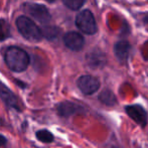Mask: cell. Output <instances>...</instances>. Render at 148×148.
Wrapping results in <instances>:
<instances>
[{
    "mask_svg": "<svg viewBox=\"0 0 148 148\" xmlns=\"http://www.w3.org/2000/svg\"><path fill=\"white\" fill-rule=\"evenodd\" d=\"M16 26L20 34L27 40L38 42L42 38L40 28L26 16H19L16 19Z\"/></svg>",
    "mask_w": 148,
    "mask_h": 148,
    "instance_id": "7a4b0ae2",
    "label": "cell"
},
{
    "mask_svg": "<svg viewBox=\"0 0 148 148\" xmlns=\"http://www.w3.org/2000/svg\"><path fill=\"white\" fill-rule=\"evenodd\" d=\"M76 25L82 32L90 35L95 34L98 29L94 14L88 9L83 10L77 15Z\"/></svg>",
    "mask_w": 148,
    "mask_h": 148,
    "instance_id": "3957f363",
    "label": "cell"
},
{
    "mask_svg": "<svg viewBox=\"0 0 148 148\" xmlns=\"http://www.w3.org/2000/svg\"><path fill=\"white\" fill-rule=\"evenodd\" d=\"M57 111L60 117H70V116H73L75 114L84 112V108L76 103L66 101L58 104Z\"/></svg>",
    "mask_w": 148,
    "mask_h": 148,
    "instance_id": "9c48e42d",
    "label": "cell"
},
{
    "mask_svg": "<svg viewBox=\"0 0 148 148\" xmlns=\"http://www.w3.org/2000/svg\"><path fill=\"white\" fill-rule=\"evenodd\" d=\"M131 45L127 40H119L118 42L115 43L114 47V53L117 60L121 62H127L130 55Z\"/></svg>",
    "mask_w": 148,
    "mask_h": 148,
    "instance_id": "8fae6325",
    "label": "cell"
},
{
    "mask_svg": "<svg viewBox=\"0 0 148 148\" xmlns=\"http://www.w3.org/2000/svg\"><path fill=\"white\" fill-rule=\"evenodd\" d=\"M99 101L101 103H103L106 106H115L117 104V98H116L115 94L109 89H105L104 91H102L99 95Z\"/></svg>",
    "mask_w": 148,
    "mask_h": 148,
    "instance_id": "7c38bea8",
    "label": "cell"
},
{
    "mask_svg": "<svg viewBox=\"0 0 148 148\" xmlns=\"http://www.w3.org/2000/svg\"><path fill=\"white\" fill-rule=\"evenodd\" d=\"M125 111L133 121L139 126L145 127L148 123V114L146 110L141 105H128L125 106Z\"/></svg>",
    "mask_w": 148,
    "mask_h": 148,
    "instance_id": "5b68a950",
    "label": "cell"
},
{
    "mask_svg": "<svg viewBox=\"0 0 148 148\" xmlns=\"http://www.w3.org/2000/svg\"><path fill=\"white\" fill-rule=\"evenodd\" d=\"M106 62L107 60L105 55L100 51L95 49L87 55V64L92 69H101L105 66Z\"/></svg>",
    "mask_w": 148,
    "mask_h": 148,
    "instance_id": "30bf717a",
    "label": "cell"
},
{
    "mask_svg": "<svg viewBox=\"0 0 148 148\" xmlns=\"http://www.w3.org/2000/svg\"><path fill=\"white\" fill-rule=\"evenodd\" d=\"M64 4L72 10H78L84 5L85 0H62Z\"/></svg>",
    "mask_w": 148,
    "mask_h": 148,
    "instance_id": "9a60e30c",
    "label": "cell"
},
{
    "mask_svg": "<svg viewBox=\"0 0 148 148\" xmlns=\"http://www.w3.org/2000/svg\"><path fill=\"white\" fill-rule=\"evenodd\" d=\"M144 21L146 22V23H148V15H147V16H145V17H144Z\"/></svg>",
    "mask_w": 148,
    "mask_h": 148,
    "instance_id": "ac0fdd59",
    "label": "cell"
},
{
    "mask_svg": "<svg viewBox=\"0 0 148 148\" xmlns=\"http://www.w3.org/2000/svg\"><path fill=\"white\" fill-rule=\"evenodd\" d=\"M10 34L9 26L4 20L0 19V41L5 40Z\"/></svg>",
    "mask_w": 148,
    "mask_h": 148,
    "instance_id": "2e32d148",
    "label": "cell"
},
{
    "mask_svg": "<svg viewBox=\"0 0 148 148\" xmlns=\"http://www.w3.org/2000/svg\"><path fill=\"white\" fill-rule=\"evenodd\" d=\"M40 30H41L42 36H45L47 39H49V40L56 39L60 34V29L58 27H56V26L47 25V26H45V27Z\"/></svg>",
    "mask_w": 148,
    "mask_h": 148,
    "instance_id": "5bb4252c",
    "label": "cell"
},
{
    "mask_svg": "<svg viewBox=\"0 0 148 148\" xmlns=\"http://www.w3.org/2000/svg\"><path fill=\"white\" fill-rule=\"evenodd\" d=\"M37 140L40 141L42 143H51L55 139L53 133L51 131L47 130V129H41V130H38L35 134Z\"/></svg>",
    "mask_w": 148,
    "mask_h": 148,
    "instance_id": "4fadbf2b",
    "label": "cell"
},
{
    "mask_svg": "<svg viewBox=\"0 0 148 148\" xmlns=\"http://www.w3.org/2000/svg\"><path fill=\"white\" fill-rule=\"evenodd\" d=\"M28 12L36 21L42 24H47L51 19V16L47 8L41 4H30L28 6Z\"/></svg>",
    "mask_w": 148,
    "mask_h": 148,
    "instance_id": "52a82bcc",
    "label": "cell"
},
{
    "mask_svg": "<svg viewBox=\"0 0 148 148\" xmlns=\"http://www.w3.org/2000/svg\"><path fill=\"white\" fill-rule=\"evenodd\" d=\"M5 62L7 66L15 73H21L29 64V56L25 51L17 47H10L5 53Z\"/></svg>",
    "mask_w": 148,
    "mask_h": 148,
    "instance_id": "6da1fadb",
    "label": "cell"
},
{
    "mask_svg": "<svg viewBox=\"0 0 148 148\" xmlns=\"http://www.w3.org/2000/svg\"><path fill=\"white\" fill-rule=\"evenodd\" d=\"M47 2H51H51H55L56 0H47Z\"/></svg>",
    "mask_w": 148,
    "mask_h": 148,
    "instance_id": "d6986e66",
    "label": "cell"
},
{
    "mask_svg": "<svg viewBox=\"0 0 148 148\" xmlns=\"http://www.w3.org/2000/svg\"><path fill=\"white\" fill-rule=\"evenodd\" d=\"M64 43L68 49L74 51H79L84 47L85 39L82 34L76 31L66 32L64 36Z\"/></svg>",
    "mask_w": 148,
    "mask_h": 148,
    "instance_id": "8992f818",
    "label": "cell"
},
{
    "mask_svg": "<svg viewBox=\"0 0 148 148\" xmlns=\"http://www.w3.org/2000/svg\"><path fill=\"white\" fill-rule=\"evenodd\" d=\"M6 143H7V139H6L3 135L0 134V146H3V145H5Z\"/></svg>",
    "mask_w": 148,
    "mask_h": 148,
    "instance_id": "e0dca14e",
    "label": "cell"
},
{
    "mask_svg": "<svg viewBox=\"0 0 148 148\" xmlns=\"http://www.w3.org/2000/svg\"><path fill=\"white\" fill-rule=\"evenodd\" d=\"M77 86L84 95L90 96L95 94L100 89V81L90 75H85L78 79Z\"/></svg>",
    "mask_w": 148,
    "mask_h": 148,
    "instance_id": "277c9868",
    "label": "cell"
},
{
    "mask_svg": "<svg viewBox=\"0 0 148 148\" xmlns=\"http://www.w3.org/2000/svg\"><path fill=\"white\" fill-rule=\"evenodd\" d=\"M0 98L8 108H11V109H14L16 111H21L16 96L2 82H0Z\"/></svg>",
    "mask_w": 148,
    "mask_h": 148,
    "instance_id": "ba28073f",
    "label": "cell"
}]
</instances>
